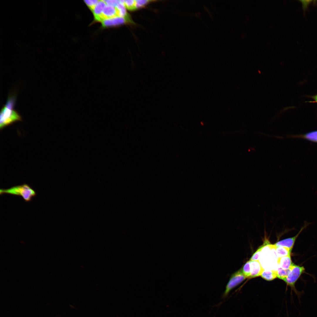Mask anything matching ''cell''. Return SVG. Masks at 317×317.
<instances>
[{"label":"cell","mask_w":317,"mask_h":317,"mask_svg":"<svg viewBox=\"0 0 317 317\" xmlns=\"http://www.w3.org/2000/svg\"><path fill=\"white\" fill-rule=\"evenodd\" d=\"M14 97H10L6 104L1 111L0 116L1 129L14 122L21 120V117L19 114L13 109L14 106Z\"/></svg>","instance_id":"cell-1"},{"label":"cell","mask_w":317,"mask_h":317,"mask_svg":"<svg viewBox=\"0 0 317 317\" xmlns=\"http://www.w3.org/2000/svg\"><path fill=\"white\" fill-rule=\"evenodd\" d=\"M0 194L1 195L7 194L21 196L26 202L31 201L36 195L35 191L26 184L14 186L6 189H1Z\"/></svg>","instance_id":"cell-2"},{"label":"cell","mask_w":317,"mask_h":317,"mask_svg":"<svg viewBox=\"0 0 317 317\" xmlns=\"http://www.w3.org/2000/svg\"><path fill=\"white\" fill-rule=\"evenodd\" d=\"M305 269L303 266L294 265L292 266L287 276L283 280L286 283L287 286H289L291 289V294L293 291L297 296L299 302L300 303V298L303 294V291H297L295 288L296 282L301 275L305 272Z\"/></svg>","instance_id":"cell-3"},{"label":"cell","mask_w":317,"mask_h":317,"mask_svg":"<svg viewBox=\"0 0 317 317\" xmlns=\"http://www.w3.org/2000/svg\"><path fill=\"white\" fill-rule=\"evenodd\" d=\"M246 278L243 273L241 269L233 273L226 286L225 290L222 296V298L223 299L226 298L230 291L241 283Z\"/></svg>","instance_id":"cell-4"},{"label":"cell","mask_w":317,"mask_h":317,"mask_svg":"<svg viewBox=\"0 0 317 317\" xmlns=\"http://www.w3.org/2000/svg\"><path fill=\"white\" fill-rule=\"evenodd\" d=\"M311 223L308 222L306 221H305L303 225L301 227L298 233L295 236L279 241L274 245L276 247H285L292 250L295 241L299 235L303 230L306 228Z\"/></svg>","instance_id":"cell-5"},{"label":"cell","mask_w":317,"mask_h":317,"mask_svg":"<svg viewBox=\"0 0 317 317\" xmlns=\"http://www.w3.org/2000/svg\"><path fill=\"white\" fill-rule=\"evenodd\" d=\"M127 18L119 16L105 19L101 21L104 27H109L119 25L126 22Z\"/></svg>","instance_id":"cell-6"},{"label":"cell","mask_w":317,"mask_h":317,"mask_svg":"<svg viewBox=\"0 0 317 317\" xmlns=\"http://www.w3.org/2000/svg\"><path fill=\"white\" fill-rule=\"evenodd\" d=\"M251 273L249 278L260 276L264 269L258 261H250Z\"/></svg>","instance_id":"cell-7"},{"label":"cell","mask_w":317,"mask_h":317,"mask_svg":"<svg viewBox=\"0 0 317 317\" xmlns=\"http://www.w3.org/2000/svg\"><path fill=\"white\" fill-rule=\"evenodd\" d=\"M106 5L104 0L99 1L92 10L96 20L101 22L102 21V12Z\"/></svg>","instance_id":"cell-8"},{"label":"cell","mask_w":317,"mask_h":317,"mask_svg":"<svg viewBox=\"0 0 317 317\" xmlns=\"http://www.w3.org/2000/svg\"><path fill=\"white\" fill-rule=\"evenodd\" d=\"M277 262L279 267L284 269H289L294 264L290 255L278 258Z\"/></svg>","instance_id":"cell-9"},{"label":"cell","mask_w":317,"mask_h":317,"mask_svg":"<svg viewBox=\"0 0 317 317\" xmlns=\"http://www.w3.org/2000/svg\"><path fill=\"white\" fill-rule=\"evenodd\" d=\"M287 137L292 138H301L317 143V130L310 132L304 134L299 135H288Z\"/></svg>","instance_id":"cell-10"},{"label":"cell","mask_w":317,"mask_h":317,"mask_svg":"<svg viewBox=\"0 0 317 317\" xmlns=\"http://www.w3.org/2000/svg\"><path fill=\"white\" fill-rule=\"evenodd\" d=\"M117 16L116 8L107 5L104 8L102 12V21L104 19L113 18Z\"/></svg>","instance_id":"cell-11"},{"label":"cell","mask_w":317,"mask_h":317,"mask_svg":"<svg viewBox=\"0 0 317 317\" xmlns=\"http://www.w3.org/2000/svg\"><path fill=\"white\" fill-rule=\"evenodd\" d=\"M260 276L266 280L271 281L277 277L276 271L264 269Z\"/></svg>","instance_id":"cell-12"},{"label":"cell","mask_w":317,"mask_h":317,"mask_svg":"<svg viewBox=\"0 0 317 317\" xmlns=\"http://www.w3.org/2000/svg\"><path fill=\"white\" fill-rule=\"evenodd\" d=\"M124 0H120V2L115 7L117 16L128 19L126 8L124 3Z\"/></svg>","instance_id":"cell-13"},{"label":"cell","mask_w":317,"mask_h":317,"mask_svg":"<svg viewBox=\"0 0 317 317\" xmlns=\"http://www.w3.org/2000/svg\"><path fill=\"white\" fill-rule=\"evenodd\" d=\"M275 251L276 256L278 258L291 255V250L285 247H276Z\"/></svg>","instance_id":"cell-14"},{"label":"cell","mask_w":317,"mask_h":317,"mask_svg":"<svg viewBox=\"0 0 317 317\" xmlns=\"http://www.w3.org/2000/svg\"><path fill=\"white\" fill-rule=\"evenodd\" d=\"M290 269H284L279 267L276 271L277 277L283 280L288 276Z\"/></svg>","instance_id":"cell-15"},{"label":"cell","mask_w":317,"mask_h":317,"mask_svg":"<svg viewBox=\"0 0 317 317\" xmlns=\"http://www.w3.org/2000/svg\"><path fill=\"white\" fill-rule=\"evenodd\" d=\"M250 261H247L244 265L241 270L246 278H249L251 273Z\"/></svg>","instance_id":"cell-16"},{"label":"cell","mask_w":317,"mask_h":317,"mask_svg":"<svg viewBox=\"0 0 317 317\" xmlns=\"http://www.w3.org/2000/svg\"><path fill=\"white\" fill-rule=\"evenodd\" d=\"M267 244L266 242L264 244V245L260 246L257 251L253 254L249 260L251 261H258L259 256L262 248L264 246Z\"/></svg>","instance_id":"cell-17"},{"label":"cell","mask_w":317,"mask_h":317,"mask_svg":"<svg viewBox=\"0 0 317 317\" xmlns=\"http://www.w3.org/2000/svg\"><path fill=\"white\" fill-rule=\"evenodd\" d=\"M124 3L125 7L128 10H133L136 9L135 0H125Z\"/></svg>","instance_id":"cell-18"},{"label":"cell","mask_w":317,"mask_h":317,"mask_svg":"<svg viewBox=\"0 0 317 317\" xmlns=\"http://www.w3.org/2000/svg\"><path fill=\"white\" fill-rule=\"evenodd\" d=\"M99 1L97 0H85L84 1L86 5L92 10L93 9Z\"/></svg>","instance_id":"cell-19"},{"label":"cell","mask_w":317,"mask_h":317,"mask_svg":"<svg viewBox=\"0 0 317 317\" xmlns=\"http://www.w3.org/2000/svg\"><path fill=\"white\" fill-rule=\"evenodd\" d=\"M104 1L107 5L114 7H116L120 2V0H108Z\"/></svg>","instance_id":"cell-20"},{"label":"cell","mask_w":317,"mask_h":317,"mask_svg":"<svg viewBox=\"0 0 317 317\" xmlns=\"http://www.w3.org/2000/svg\"><path fill=\"white\" fill-rule=\"evenodd\" d=\"M149 1L148 0H135V5L136 8L141 7L146 4Z\"/></svg>","instance_id":"cell-21"},{"label":"cell","mask_w":317,"mask_h":317,"mask_svg":"<svg viewBox=\"0 0 317 317\" xmlns=\"http://www.w3.org/2000/svg\"><path fill=\"white\" fill-rule=\"evenodd\" d=\"M302 2L303 4V10H305L307 8V6L312 0H302L300 1Z\"/></svg>","instance_id":"cell-22"},{"label":"cell","mask_w":317,"mask_h":317,"mask_svg":"<svg viewBox=\"0 0 317 317\" xmlns=\"http://www.w3.org/2000/svg\"><path fill=\"white\" fill-rule=\"evenodd\" d=\"M312 97L314 100V101L313 102H317V95Z\"/></svg>","instance_id":"cell-23"}]
</instances>
